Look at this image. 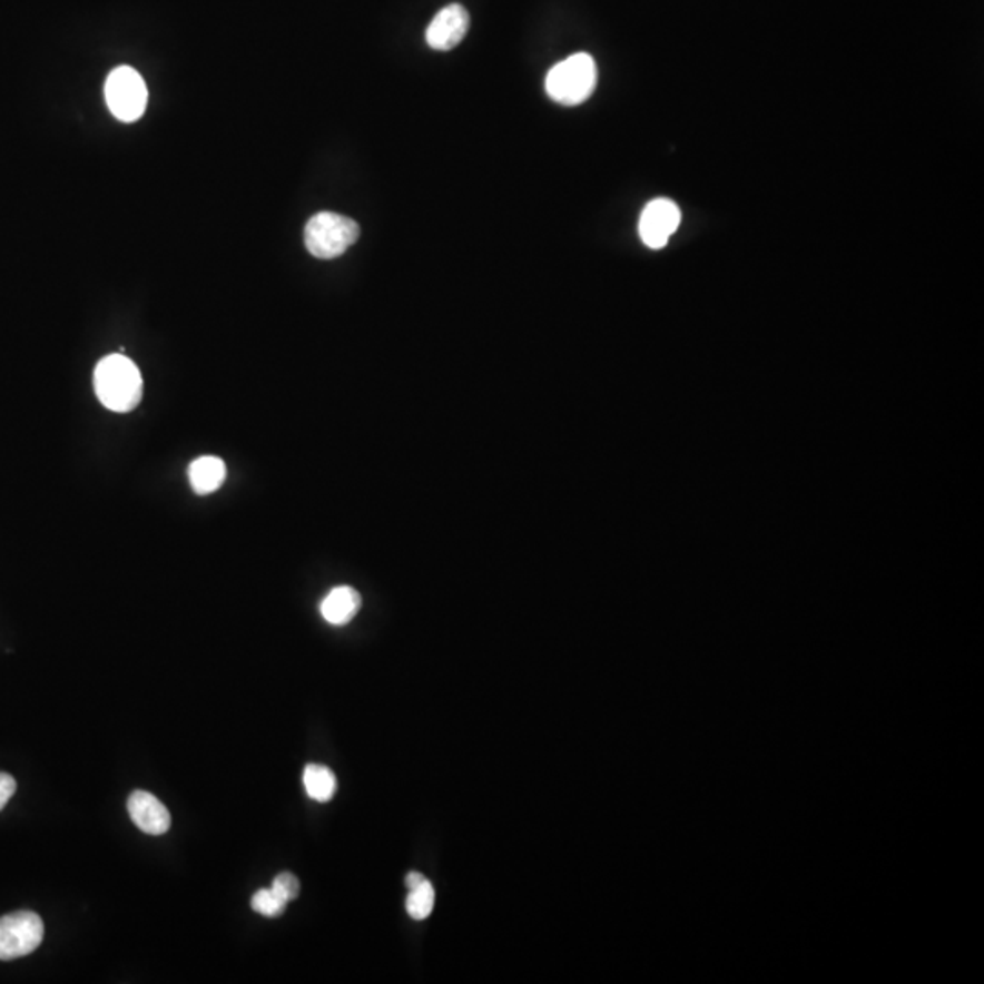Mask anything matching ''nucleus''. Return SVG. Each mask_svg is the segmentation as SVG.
I'll use <instances>...</instances> for the list:
<instances>
[{
	"instance_id": "1",
	"label": "nucleus",
	"mask_w": 984,
	"mask_h": 984,
	"mask_svg": "<svg viewBox=\"0 0 984 984\" xmlns=\"http://www.w3.org/2000/svg\"><path fill=\"white\" fill-rule=\"evenodd\" d=\"M94 387L99 402L108 411L130 412L142 400L141 372L122 354H111L97 363Z\"/></svg>"
},
{
	"instance_id": "2",
	"label": "nucleus",
	"mask_w": 984,
	"mask_h": 984,
	"mask_svg": "<svg viewBox=\"0 0 984 984\" xmlns=\"http://www.w3.org/2000/svg\"><path fill=\"white\" fill-rule=\"evenodd\" d=\"M597 62L588 53H577L551 68L545 79L548 96L558 105L578 106L597 88Z\"/></svg>"
},
{
	"instance_id": "3",
	"label": "nucleus",
	"mask_w": 984,
	"mask_h": 984,
	"mask_svg": "<svg viewBox=\"0 0 984 984\" xmlns=\"http://www.w3.org/2000/svg\"><path fill=\"white\" fill-rule=\"evenodd\" d=\"M360 237V226L334 211H319L305 226V245L317 259H334L345 254Z\"/></svg>"
},
{
	"instance_id": "4",
	"label": "nucleus",
	"mask_w": 984,
	"mask_h": 984,
	"mask_svg": "<svg viewBox=\"0 0 984 984\" xmlns=\"http://www.w3.org/2000/svg\"><path fill=\"white\" fill-rule=\"evenodd\" d=\"M105 94L108 108L119 121L134 122L145 114L148 91L139 71L130 66H119L111 71Z\"/></svg>"
},
{
	"instance_id": "5",
	"label": "nucleus",
	"mask_w": 984,
	"mask_h": 984,
	"mask_svg": "<svg viewBox=\"0 0 984 984\" xmlns=\"http://www.w3.org/2000/svg\"><path fill=\"white\" fill-rule=\"evenodd\" d=\"M45 923L33 912H16L0 917V961L30 955L41 946Z\"/></svg>"
},
{
	"instance_id": "6",
	"label": "nucleus",
	"mask_w": 984,
	"mask_h": 984,
	"mask_svg": "<svg viewBox=\"0 0 984 984\" xmlns=\"http://www.w3.org/2000/svg\"><path fill=\"white\" fill-rule=\"evenodd\" d=\"M678 225H680L678 206L669 199H655L643 208L638 232L643 245L658 250L668 245L669 237L677 232Z\"/></svg>"
},
{
	"instance_id": "7",
	"label": "nucleus",
	"mask_w": 984,
	"mask_h": 984,
	"mask_svg": "<svg viewBox=\"0 0 984 984\" xmlns=\"http://www.w3.org/2000/svg\"><path fill=\"white\" fill-rule=\"evenodd\" d=\"M469 13L463 6L449 4L432 19L427 28V45L432 50L449 51L465 39L469 31Z\"/></svg>"
},
{
	"instance_id": "8",
	"label": "nucleus",
	"mask_w": 984,
	"mask_h": 984,
	"mask_svg": "<svg viewBox=\"0 0 984 984\" xmlns=\"http://www.w3.org/2000/svg\"><path fill=\"white\" fill-rule=\"evenodd\" d=\"M128 814L137 828L145 834L163 835L170 829V811L161 800L142 789H137L128 797Z\"/></svg>"
},
{
	"instance_id": "9",
	"label": "nucleus",
	"mask_w": 984,
	"mask_h": 984,
	"mask_svg": "<svg viewBox=\"0 0 984 984\" xmlns=\"http://www.w3.org/2000/svg\"><path fill=\"white\" fill-rule=\"evenodd\" d=\"M360 608H362V597L356 589L340 586V588L332 589L323 600L322 614L332 626H345L356 617Z\"/></svg>"
},
{
	"instance_id": "10",
	"label": "nucleus",
	"mask_w": 984,
	"mask_h": 984,
	"mask_svg": "<svg viewBox=\"0 0 984 984\" xmlns=\"http://www.w3.org/2000/svg\"><path fill=\"white\" fill-rule=\"evenodd\" d=\"M226 478V465L222 457L203 456L191 462L188 480L197 494H210L222 488Z\"/></svg>"
},
{
	"instance_id": "11",
	"label": "nucleus",
	"mask_w": 984,
	"mask_h": 984,
	"mask_svg": "<svg viewBox=\"0 0 984 984\" xmlns=\"http://www.w3.org/2000/svg\"><path fill=\"white\" fill-rule=\"evenodd\" d=\"M303 784H305L308 797L316 803H328L336 795V775L327 766L308 764L303 771Z\"/></svg>"
},
{
	"instance_id": "12",
	"label": "nucleus",
	"mask_w": 984,
	"mask_h": 984,
	"mask_svg": "<svg viewBox=\"0 0 984 984\" xmlns=\"http://www.w3.org/2000/svg\"><path fill=\"white\" fill-rule=\"evenodd\" d=\"M434 901H436V892L431 880L420 884L416 888L411 889L407 897V912L412 919H427L434 909Z\"/></svg>"
},
{
	"instance_id": "13",
	"label": "nucleus",
	"mask_w": 984,
	"mask_h": 984,
	"mask_svg": "<svg viewBox=\"0 0 984 984\" xmlns=\"http://www.w3.org/2000/svg\"><path fill=\"white\" fill-rule=\"evenodd\" d=\"M287 904L285 901L279 897V895L274 892V889H259L257 894H254L252 897V908L256 909L257 914L265 915V917H277V915H282L287 908Z\"/></svg>"
},
{
	"instance_id": "14",
	"label": "nucleus",
	"mask_w": 984,
	"mask_h": 984,
	"mask_svg": "<svg viewBox=\"0 0 984 984\" xmlns=\"http://www.w3.org/2000/svg\"><path fill=\"white\" fill-rule=\"evenodd\" d=\"M272 889H274L285 903H291V901L296 899L297 895H299V880H297L296 875L291 874V872H283V874L277 875L274 883H272Z\"/></svg>"
},
{
	"instance_id": "15",
	"label": "nucleus",
	"mask_w": 984,
	"mask_h": 984,
	"mask_svg": "<svg viewBox=\"0 0 984 984\" xmlns=\"http://www.w3.org/2000/svg\"><path fill=\"white\" fill-rule=\"evenodd\" d=\"M17 783L11 775L0 774V811L6 808V804L10 803L11 797L16 795Z\"/></svg>"
},
{
	"instance_id": "16",
	"label": "nucleus",
	"mask_w": 984,
	"mask_h": 984,
	"mask_svg": "<svg viewBox=\"0 0 984 984\" xmlns=\"http://www.w3.org/2000/svg\"><path fill=\"white\" fill-rule=\"evenodd\" d=\"M425 880H427V877H425V875L417 874V872H411V874L407 875V879H405V883H407L409 889H412L416 888V886H420V884L425 883Z\"/></svg>"
}]
</instances>
